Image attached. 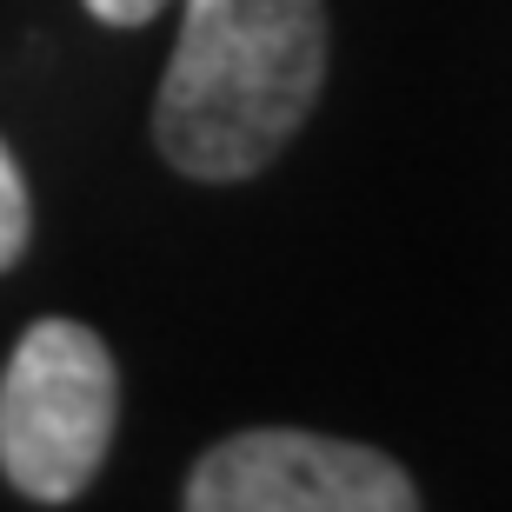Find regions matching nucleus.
Here are the masks:
<instances>
[{
	"label": "nucleus",
	"instance_id": "1",
	"mask_svg": "<svg viewBox=\"0 0 512 512\" xmlns=\"http://www.w3.org/2000/svg\"><path fill=\"white\" fill-rule=\"evenodd\" d=\"M326 80V0H187L153 140L187 180H253Z\"/></svg>",
	"mask_w": 512,
	"mask_h": 512
},
{
	"label": "nucleus",
	"instance_id": "2",
	"mask_svg": "<svg viewBox=\"0 0 512 512\" xmlns=\"http://www.w3.org/2000/svg\"><path fill=\"white\" fill-rule=\"evenodd\" d=\"M120 373L94 326L34 320L0 373V473L40 506L87 493L114 446Z\"/></svg>",
	"mask_w": 512,
	"mask_h": 512
},
{
	"label": "nucleus",
	"instance_id": "3",
	"mask_svg": "<svg viewBox=\"0 0 512 512\" xmlns=\"http://www.w3.org/2000/svg\"><path fill=\"white\" fill-rule=\"evenodd\" d=\"M187 512H419V493L380 446L253 426L200 453Z\"/></svg>",
	"mask_w": 512,
	"mask_h": 512
},
{
	"label": "nucleus",
	"instance_id": "4",
	"mask_svg": "<svg viewBox=\"0 0 512 512\" xmlns=\"http://www.w3.org/2000/svg\"><path fill=\"white\" fill-rule=\"evenodd\" d=\"M27 233H34V207H27V180H20L14 153L0 147V273L27 253Z\"/></svg>",
	"mask_w": 512,
	"mask_h": 512
},
{
	"label": "nucleus",
	"instance_id": "5",
	"mask_svg": "<svg viewBox=\"0 0 512 512\" xmlns=\"http://www.w3.org/2000/svg\"><path fill=\"white\" fill-rule=\"evenodd\" d=\"M167 0H87V14L107 20V27H147Z\"/></svg>",
	"mask_w": 512,
	"mask_h": 512
}]
</instances>
